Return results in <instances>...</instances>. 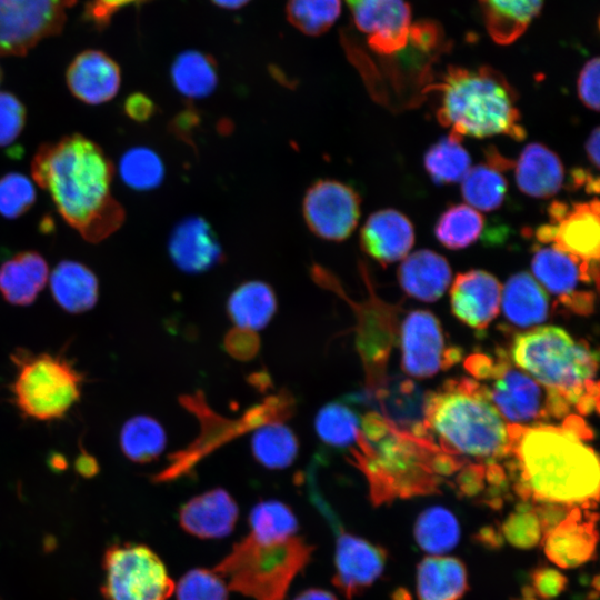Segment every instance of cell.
<instances>
[{
    "label": "cell",
    "mask_w": 600,
    "mask_h": 600,
    "mask_svg": "<svg viewBox=\"0 0 600 600\" xmlns=\"http://www.w3.org/2000/svg\"><path fill=\"white\" fill-rule=\"evenodd\" d=\"M508 433L517 491L524 500L596 508L600 466L584 442L591 431L580 418L571 416L563 426L509 424Z\"/></svg>",
    "instance_id": "obj_1"
},
{
    "label": "cell",
    "mask_w": 600,
    "mask_h": 600,
    "mask_svg": "<svg viewBox=\"0 0 600 600\" xmlns=\"http://www.w3.org/2000/svg\"><path fill=\"white\" fill-rule=\"evenodd\" d=\"M31 173L62 219L88 242L98 243L122 226L126 212L111 191L114 167L91 139L72 133L42 143Z\"/></svg>",
    "instance_id": "obj_2"
},
{
    "label": "cell",
    "mask_w": 600,
    "mask_h": 600,
    "mask_svg": "<svg viewBox=\"0 0 600 600\" xmlns=\"http://www.w3.org/2000/svg\"><path fill=\"white\" fill-rule=\"evenodd\" d=\"M350 458L366 477L374 506L438 492L441 478L461 464L432 441L396 429L376 411L362 417Z\"/></svg>",
    "instance_id": "obj_3"
},
{
    "label": "cell",
    "mask_w": 600,
    "mask_h": 600,
    "mask_svg": "<svg viewBox=\"0 0 600 600\" xmlns=\"http://www.w3.org/2000/svg\"><path fill=\"white\" fill-rule=\"evenodd\" d=\"M428 436L441 451L494 463L509 454L508 426L472 379L449 380L428 393Z\"/></svg>",
    "instance_id": "obj_4"
},
{
    "label": "cell",
    "mask_w": 600,
    "mask_h": 600,
    "mask_svg": "<svg viewBox=\"0 0 600 600\" xmlns=\"http://www.w3.org/2000/svg\"><path fill=\"white\" fill-rule=\"evenodd\" d=\"M437 89L441 93L437 118L451 133L473 138L507 134L516 140L526 137L516 106L517 92L499 71L450 66Z\"/></svg>",
    "instance_id": "obj_5"
},
{
    "label": "cell",
    "mask_w": 600,
    "mask_h": 600,
    "mask_svg": "<svg viewBox=\"0 0 600 600\" xmlns=\"http://www.w3.org/2000/svg\"><path fill=\"white\" fill-rule=\"evenodd\" d=\"M513 364L549 392L580 413L598 406V383L593 380L598 354L587 343L572 339L563 329L547 326L518 334L511 347Z\"/></svg>",
    "instance_id": "obj_6"
},
{
    "label": "cell",
    "mask_w": 600,
    "mask_h": 600,
    "mask_svg": "<svg viewBox=\"0 0 600 600\" xmlns=\"http://www.w3.org/2000/svg\"><path fill=\"white\" fill-rule=\"evenodd\" d=\"M312 551L313 547L297 534L261 541L249 533L213 570L229 590L253 600H286L291 582L307 566Z\"/></svg>",
    "instance_id": "obj_7"
},
{
    "label": "cell",
    "mask_w": 600,
    "mask_h": 600,
    "mask_svg": "<svg viewBox=\"0 0 600 600\" xmlns=\"http://www.w3.org/2000/svg\"><path fill=\"white\" fill-rule=\"evenodd\" d=\"M466 367L484 396L512 424L533 426L550 418L569 413V406L550 393L527 372L513 367L502 351L496 359L486 354H472Z\"/></svg>",
    "instance_id": "obj_8"
},
{
    "label": "cell",
    "mask_w": 600,
    "mask_h": 600,
    "mask_svg": "<svg viewBox=\"0 0 600 600\" xmlns=\"http://www.w3.org/2000/svg\"><path fill=\"white\" fill-rule=\"evenodd\" d=\"M180 403L196 414L201 431L188 448L169 458L170 464L154 474V482H167L181 477L207 454L244 432L268 422L287 420L293 414L296 404L293 397L284 389L251 407L239 419H227L214 412L200 390L182 396Z\"/></svg>",
    "instance_id": "obj_9"
},
{
    "label": "cell",
    "mask_w": 600,
    "mask_h": 600,
    "mask_svg": "<svg viewBox=\"0 0 600 600\" xmlns=\"http://www.w3.org/2000/svg\"><path fill=\"white\" fill-rule=\"evenodd\" d=\"M13 402L26 417L57 420L79 401L83 374L66 357L20 350L13 353Z\"/></svg>",
    "instance_id": "obj_10"
},
{
    "label": "cell",
    "mask_w": 600,
    "mask_h": 600,
    "mask_svg": "<svg viewBox=\"0 0 600 600\" xmlns=\"http://www.w3.org/2000/svg\"><path fill=\"white\" fill-rule=\"evenodd\" d=\"M102 568L106 600H168L174 590L164 563L143 544L111 546Z\"/></svg>",
    "instance_id": "obj_11"
},
{
    "label": "cell",
    "mask_w": 600,
    "mask_h": 600,
    "mask_svg": "<svg viewBox=\"0 0 600 600\" xmlns=\"http://www.w3.org/2000/svg\"><path fill=\"white\" fill-rule=\"evenodd\" d=\"M361 272L370 297L366 302L357 303L348 298L338 279L329 270L318 263L310 269L311 278L317 284L340 296L356 312L357 348L367 374V389L370 390L384 379L383 369L392 342V327L390 308L374 296L364 268Z\"/></svg>",
    "instance_id": "obj_12"
},
{
    "label": "cell",
    "mask_w": 600,
    "mask_h": 600,
    "mask_svg": "<svg viewBox=\"0 0 600 600\" xmlns=\"http://www.w3.org/2000/svg\"><path fill=\"white\" fill-rule=\"evenodd\" d=\"M77 0H0V56H24L59 33Z\"/></svg>",
    "instance_id": "obj_13"
},
{
    "label": "cell",
    "mask_w": 600,
    "mask_h": 600,
    "mask_svg": "<svg viewBox=\"0 0 600 600\" xmlns=\"http://www.w3.org/2000/svg\"><path fill=\"white\" fill-rule=\"evenodd\" d=\"M548 213L550 223L540 226L536 231L539 242L551 243L584 261H599L600 203L597 198L571 206L554 201Z\"/></svg>",
    "instance_id": "obj_14"
},
{
    "label": "cell",
    "mask_w": 600,
    "mask_h": 600,
    "mask_svg": "<svg viewBox=\"0 0 600 600\" xmlns=\"http://www.w3.org/2000/svg\"><path fill=\"white\" fill-rule=\"evenodd\" d=\"M598 262L578 259L553 246L539 247L533 252L531 270L564 307L588 314L592 311L594 294L592 291H579L578 286L594 282L598 287Z\"/></svg>",
    "instance_id": "obj_15"
},
{
    "label": "cell",
    "mask_w": 600,
    "mask_h": 600,
    "mask_svg": "<svg viewBox=\"0 0 600 600\" xmlns=\"http://www.w3.org/2000/svg\"><path fill=\"white\" fill-rule=\"evenodd\" d=\"M302 214L313 234L329 241H342L358 224L360 197L343 182L319 179L307 189Z\"/></svg>",
    "instance_id": "obj_16"
},
{
    "label": "cell",
    "mask_w": 600,
    "mask_h": 600,
    "mask_svg": "<svg viewBox=\"0 0 600 600\" xmlns=\"http://www.w3.org/2000/svg\"><path fill=\"white\" fill-rule=\"evenodd\" d=\"M402 368L411 377L429 378L459 361L458 348H444L440 323L433 313L414 310L401 327Z\"/></svg>",
    "instance_id": "obj_17"
},
{
    "label": "cell",
    "mask_w": 600,
    "mask_h": 600,
    "mask_svg": "<svg viewBox=\"0 0 600 600\" xmlns=\"http://www.w3.org/2000/svg\"><path fill=\"white\" fill-rule=\"evenodd\" d=\"M427 398L428 393L410 379L391 377L371 390L349 397V400L369 403L396 429L430 440L426 420Z\"/></svg>",
    "instance_id": "obj_18"
},
{
    "label": "cell",
    "mask_w": 600,
    "mask_h": 600,
    "mask_svg": "<svg viewBox=\"0 0 600 600\" xmlns=\"http://www.w3.org/2000/svg\"><path fill=\"white\" fill-rule=\"evenodd\" d=\"M356 27L368 36L369 47L392 56L410 44L411 9L406 0H346Z\"/></svg>",
    "instance_id": "obj_19"
},
{
    "label": "cell",
    "mask_w": 600,
    "mask_h": 600,
    "mask_svg": "<svg viewBox=\"0 0 600 600\" xmlns=\"http://www.w3.org/2000/svg\"><path fill=\"white\" fill-rule=\"evenodd\" d=\"M597 520L594 509L570 507L543 532L541 544L547 558L561 569H573L593 559L599 537Z\"/></svg>",
    "instance_id": "obj_20"
},
{
    "label": "cell",
    "mask_w": 600,
    "mask_h": 600,
    "mask_svg": "<svg viewBox=\"0 0 600 600\" xmlns=\"http://www.w3.org/2000/svg\"><path fill=\"white\" fill-rule=\"evenodd\" d=\"M386 562L383 548L340 530L336 541L332 582L347 599H352L378 580Z\"/></svg>",
    "instance_id": "obj_21"
},
{
    "label": "cell",
    "mask_w": 600,
    "mask_h": 600,
    "mask_svg": "<svg viewBox=\"0 0 600 600\" xmlns=\"http://www.w3.org/2000/svg\"><path fill=\"white\" fill-rule=\"evenodd\" d=\"M168 252L174 266L183 272L209 271L223 260L218 236L202 217L179 221L169 237Z\"/></svg>",
    "instance_id": "obj_22"
},
{
    "label": "cell",
    "mask_w": 600,
    "mask_h": 600,
    "mask_svg": "<svg viewBox=\"0 0 600 600\" xmlns=\"http://www.w3.org/2000/svg\"><path fill=\"white\" fill-rule=\"evenodd\" d=\"M501 286L483 270L459 273L451 287L450 302L454 316L474 329H486L499 312Z\"/></svg>",
    "instance_id": "obj_23"
},
{
    "label": "cell",
    "mask_w": 600,
    "mask_h": 600,
    "mask_svg": "<svg viewBox=\"0 0 600 600\" xmlns=\"http://www.w3.org/2000/svg\"><path fill=\"white\" fill-rule=\"evenodd\" d=\"M70 92L87 104H101L116 97L121 83L117 62L99 50H86L69 64L66 73Z\"/></svg>",
    "instance_id": "obj_24"
},
{
    "label": "cell",
    "mask_w": 600,
    "mask_h": 600,
    "mask_svg": "<svg viewBox=\"0 0 600 600\" xmlns=\"http://www.w3.org/2000/svg\"><path fill=\"white\" fill-rule=\"evenodd\" d=\"M413 242L414 231L411 221L393 209L373 212L360 231L362 250L382 264L404 258Z\"/></svg>",
    "instance_id": "obj_25"
},
{
    "label": "cell",
    "mask_w": 600,
    "mask_h": 600,
    "mask_svg": "<svg viewBox=\"0 0 600 600\" xmlns=\"http://www.w3.org/2000/svg\"><path fill=\"white\" fill-rule=\"evenodd\" d=\"M238 514V506L230 493L222 488H214L182 504L179 522L192 536L222 538L233 530Z\"/></svg>",
    "instance_id": "obj_26"
},
{
    "label": "cell",
    "mask_w": 600,
    "mask_h": 600,
    "mask_svg": "<svg viewBox=\"0 0 600 600\" xmlns=\"http://www.w3.org/2000/svg\"><path fill=\"white\" fill-rule=\"evenodd\" d=\"M46 259L37 251H22L0 266V293L13 306L31 304L49 280Z\"/></svg>",
    "instance_id": "obj_27"
},
{
    "label": "cell",
    "mask_w": 600,
    "mask_h": 600,
    "mask_svg": "<svg viewBox=\"0 0 600 600\" xmlns=\"http://www.w3.org/2000/svg\"><path fill=\"white\" fill-rule=\"evenodd\" d=\"M398 280L404 292L431 302L439 299L451 281L448 261L428 249L414 251L399 267Z\"/></svg>",
    "instance_id": "obj_28"
},
{
    "label": "cell",
    "mask_w": 600,
    "mask_h": 600,
    "mask_svg": "<svg viewBox=\"0 0 600 600\" xmlns=\"http://www.w3.org/2000/svg\"><path fill=\"white\" fill-rule=\"evenodd\" d=\"M564 170L558 154L533 142L521 151L516 162V182L520 191L533 198H549L563 183Z\"/></svg>",
    "instance_id": "obj_29"
},
{
    "label": "cell",
    "mask_w": 600,
    "mask_h": 600,
    "mask_svg": "<svg viewBox=\"0 0 600 600\" xmlns=\"http://www.w3.org/2000/svg\"><path fill=\"white\" fill-rule=\"evenodd\" d=\"M51 294L57 304L69 313L92 309L99 298V282L94 272L74 260L60 261L49 274Z\"/></svg>",
    "instance_id": "obj_30"
},
{
    "label": "cell",
    "mask_w": 600,
    "mask_h": 600,
    "mask_svg": "<svg viewBox=\"0 0 600 600\" xmlns=\"http://www.w3.org/2000/svg\"><path fill=\"white\" fill-rule=\"evenodd\" d=\"M468 590L464 563L451 556H428L417 567L419 600H460Z\"/></svg>",
    "instance_id": "obj_31"
},
{
    "label": "cell",
    "mask_w": 600,
    "mask_h": 600,
    "mask_svg": "<svg viewBox=\"0 0 600 600\" xmlns=\"http://www.w3.org/2000/svg\"><path fill=\"white\" fill-rule=\"evenodd\" d=\"M484 27L499 44L518 40L540 13L544 0H478Z\"/></svg>",
    "instance_id": "obj_32"
},
{
    "label": "cell",
    "mask_w": 600,
    "mask_h": 600,
    "mask_svg": "<svg viewBox=\"0 0 600 600\" xmlns=\"http://www.w3.org/2000/svg\"><path fill=\"white\" fill-rule=\"evenodd\" d=\"M510 166L509 160L491 149L487 153L486 163L469 169L461 180V193L470 207L491 211L502 204L507 193V180L502 171Z\"/></svg>",
    "instance_id": "obj_33"
},
{
    "label": "cell",
    "mask_w": 600,
    "mask_h": 600,
    "mask_svg": "<svg viewBox=\"0 0 600 600\" xmlns=\"http://www.w3.org/2000/svg\"><path fill=\"white\" fill-rule=\"evenodd\" d=\"M502 309L513 324L530 327L546 320L549 300L542 286L531 274L518 272L503 287Z\"/></svg>",
    "instance_id": "obj_34"
},
{
    "label": "cell",
    "mask_w": 600,
    "mask_h": 600,
    "mask_svg": "<svg viewBox=\"0 0 600 600\" xmlns=\"http://www.w3.org/2000/svg\"><path fill=\"white\" fill-rule=\"evenodd\" d=\"M277 310V297L264 281L242 282L229 296L227 312L236 327L252 331L264 328Z\"/></svg>",
    "instance_id": "obj_35"
},
{
    "label": "cell",
    "mask_w": 600,
    "mask_h": 600,
    "mask_svg": "<svg viewBox=\"0 0 600 600\" xmlns=\"http://www.w3.org/2000/svg\"><path fill=\"white\" fill-rule=\"evenodd\" d=\"M170 77L177 91L189 99L208 97L218 84L214 60L198 50L179 53L172 62Z\"/></svg>",
    "instance_id": "obj_36"
},
{
    "label": "cell",
    "mask_w": 600,
    "mask_h": 600,
    "mask_svg": "<svg viewBox=\"0 0 600 600\" xmlns=\"http://www.w3.org/2000/svg\"><path fill=\"white\" fill-rule=\"evenodd\" d=\"M251 450L254 459L263 467L284 469L296 460L299 442L284 421H272L254 430Z\"/></svg>",
    "instance_id": "obj_37"
},
{
    "label": "cell",
    "mask_w": 600,
    "mask_h": 600,
    "mask_svg": "<svg viewBox=\"0 0 600 600\" xmlns=\"http://www.w3.org/2000/svg\"><path fill=\"white\" fill-rule=\"evenodd\" d=\"M167 437L154 418L139 414L130 418L120 431V447L131 461L146 463L158 458L166 448Z\"/></svg>",
    "instance_id": "obj_38"
},
{
    "label": "cell",
    "mask_w": 600,
    "mask_h": 600,
    "mask_svg": "<svg viewBox=\"0 0 600 600\" xmlns=\"http://www.w3.org/2000/svg\"><path fill=\"white\" fill-rule=\"evenodd\" d=\"M413 536L418 546L430 556L452 550L460 539V527L454 514L443 507H431L416 520Z\"/></svg>",
    "instance_id": "obj_39"
},
{
    "label": "cell",
    "mask_w": 600,
    "mask_h": 600,
    "mask_svg": "<svg viewBox=\"0 0 600 600\" xmlns=\"http://www.w3.org/2000/svg\"><path fill=\"white\" fill-rule=\"evenodd\" d=\"M423 163L433 182L454 183L471 168V158L461 144V137L450 132L428 149Z\"/></svg>",
    "instance_id": "obj_40"
},
{
    "label": "cell",
    "mask_w": 600,
    "mask_h": 600,
    "mask_svg": "<svg viewBox=\"0 0 600 600\" xmlns=\"http://www.w3.org/2000/svg\"><path fill=\"white\" fill-rule=\"evenodd\" d=\"M483 217L468 204L448 208L438 219L434 234L448 249H463L476 242L483 230Z\"/></svg>",
    "instance_id": "obj_41"
},
{
    "label": "cell",
    "mask_w": 600,
    "mask_h": 600,
    "mask_svg": "<svg viewBox=\"0 0 600 600\" xmlns=\"http://www.w3.org/2000/svg\"><path fill=\"white\" fill-rule=\"evenodd\" d=\"M361 418L342 402L324 404L314 420L318 437L333 448H352L360 433Z\"/></svg>",
    "instance_id": "obj_42"
},
{
    "label": "cell",
    "mask_w": 600,
    "mask_h": 600,
    "mask_svg": "<svg viewBox=\"0 0 600 600\" xmlns=\"http://www.w3.org/2000/svg\"><path fill=\"white\" fill-rule=\"evenodd\" d=\"M121 180L137 191L156 189L164 179V164L160 156L148 147L127 150L119 161Z\"/></svg>",
    "instance_id": "obj_43"
},
{
    "label": "cell",
    "mask_w": 600,
    "mask_h": 600,
    "mask_svg": "<svg viewBox=\"0 0 600 600\" xmlns=\"http://www.w3.org/2000/svg\"><path fill=\"white\" fill-rule=\"evenodd\" d=\"M250 534L261 541H277L296 536L298 520L286 503L266 500L257 503L249 516Z\"/></svg>",
    "instance_id": "obj_44"
},
{
    "label": "cell",
    "mask_w": 600,
    "mask_h": 600,
    "mask_svg": "<svg viewBox=\"0 0 600 600\" xmlns=\"http://www.w3.org/2000/svg\"><path fill=\"white\" fill-rule=\"evenodd\" d=\"M341 12V0H288L289 22L308 36L327 32Z\"/></svg>",
    "instance_id": "obj_45"
},
{
    "label": "cell",
    "mask_w": 600,
    "mask_h": 600,
    "mask_svg": "<svg viewBox=\"0 0 600 600\" xmlns=\"http://www.w3.org/2000/svg\"><path fill=\"white\" fill-rule=\"evenodd\" d=\"M502 538L518 549H532L541 543L543 527L534 507L523 506L502 522Z\"/></svg>",
    "instance_id": "obj_46"
},
{
    "label": "cell",
    "mask_w": 600,
    "mask_h": 600,
    "mask_svg": "<svg viewBox=\"0 0 600 600\" xmlns=\"http://www.w3.org/2000/svg\"><path fill=\"white\" fill-rule=\"evenodd\" d=\"M37 193L33 182L24 174L9 172L0 177V214L17 219L31 209Z\"/></svg>",
    "instance_id": "obj_47"
},
{
    "label": "cell",
    "mask_w": 600,
    "mask_h": 600,
    "mask_svg": "<svg viewBox=\"0 0 600 600\" xmlns=\"http://www.w3.org/2000/svg\"><path fill=\"white\" fill-rule=\"evenodd\" d=\"M177 600H228L229 589L214 571L192 569L178 582Z\"/></svg>",
    "instance_id": "obj_48"
},
{
    "label": "cell",
    "mask_w": 600,
    "mask_h": 600,
    "mask_svg": "<svg viewBox=\"0 0 600 600\" xmlns=\"http://www.w3.org/2000/svg\"><path fill=\"white\" fill-rule=\"evenodd\" d=\"M27 109L13 93L0 91V147L12 144L22 133Z\"/></svg>",
    "instance_id": "obj_49"
},
{
    "label": "cell",
    "mask_w": 600,
    "mask_h": 600,
    "mask_svg": "<svg viewBox=\"0 0 600 600\" xmlns=\"http://www.w3.org/2000/svg\"><path fill=\"white\" fill-rule=\"evenodd\" d=\"M530 591L538 600H553L568 586V578L553 567L540 566L530 573Z\"/></svg>",
    "instance_id": "obj_50"
},
{
    "label": "cell",
    "mask_w": 600,
    "mask_h": 600,
    "mask_svg": "<svg viewBox=\"0 0 600 600\" xmlns=\"http://www.w3.org/2000/svg\"><path fill=\"white\" fill-rule=\"evenodd\" d=\"M224 348L234 359L251 360L260 349V339L256 331L234 327L224 337Z\"/></svg>",
    "instance_id": "obj_51"
},
{
    "label": "cell",
    "mask_w": 600,
    "mask_h": 600,
    "mask_svg": "<svg viewBox=\"0 0 600 600\" xmlns=\"http://www.w3.org/2000/svg\"><path fill=\"white\" fill-rule=\"evenodd\" d=\"M599 58L588 60L578 78V94L588 108L599 110Z\"/></svg>",
    "instance_id": "obj_52"
},
{
    "label": "cell",
    "mask_w": 600,
    "mask_h": 600,
    "mask_svg": "<svg viewBox=\"0 0 600 600\" xmlns=\"http://www.w3.org/2000/svg\"><path fill=\"white\" fill-rule=\"evenodd\" d=\"M122 107L126 116L136 122H146L156 112V103L142 92L128 96Z\"/></svg>",
    "instance_id": "obj_53"
},
{
    "label": "cell",
    "mask_w": 600,
    "mask_h": 600,
    "mask_svg": "<svg viewBox=\"0 0 600 600\" xmlns=\"http://www.w3.org/2000/svg\"><path fill=\"white\" fill-rule=\"evenodd\" d=\"M136 1L139 0H93L88 12L97 23L104 24L117 10Z\"/></svg>",
    "instance_id": "obj_54"
},
{
    "label": "cell",
    "mask_w": 600,
    "mask_h": 600,
    "mask_svg": "<svg viewBox=\"0 0 600 600\" xmlns=\"http://www.w3.org/2000/svg\"><path fill=\"white\" fill-rule=\"evenodd\" d=\"M486 471L479 466L464 470L458 478V486L461 492L467 496L477 494L483 487Z\"/></svg>",
    "instance_id": "obj_55"
},
{
    "label": "cell",
    "mask_w": 600,
    "mask_h": 600,
    "mask_svg": "<svg viewBox=\"0 0 600 600\" xmlns=\"http://www.w3.org/2000/svg\"><path fill=\"white\" fill-rule=\"evenodd\" d=\"M570 186L572 189L584 188L589 193L599 192V178L593 177L587 169L577 168L570 173Z\"/></svg>",
    "instance_id": "obj_56"
},
{
    "label": "cell",
    "mask_w": 600,
    "mask_h": 600,
    "mask_svg": "<svg viewBox=\"0 0 600 600\" xmlns=\"http://www.w3.org/2000/svg\"><path fill=\"white\" fill-rule=\"evenodd\" d=\"M76 468L83 477H92L99 469L96 459L84 451L78 457Z\"/></svg>",
    "instance_id": "obj_57"
},
{
    "label": "cell",
    "mask_w": 600,
    "mask_h": 600,
    "mask_svg": "<svg viewBox=\"0 0 600 600\" xmlns=\"http://www.w3.org/2000/svg\"><path fill=\"white\" fill-rule=\"evenodd\" d=\"M599 128H594V130L590 133L589 138L586 141V152L587 156L591 162V164L598 169L599 168Z\"/></svg>",
    "instance_id": "obj_58"
},
{
    "label": "cell",
    "mask_w": 600,
    "mask_h": 600,
    "mask_svg": "<svg viewBox=\"0 0 600 600\" xmlns=\"http://www.w3.org/2000/svg\"><path fill=\"white\" fill-rule=\"evenodd\" d=\"M294 600H338L331 592L322 589H308L296 597Z\"/></svg>",
    "instance_id": "obj_59"
},
{
    "label": "cell",
    "mask_w": 600,
    "mask_h": 600,
    "mask_svg": "<svg viewBox=\"0 0 600 600\" xmlns=\"http://www.w3.org/2000/svg\"><path fill=\"white\" fill-rule=\"evenodd\" d=\"M218 7L224 9H238L247 4L250 0H211Z\"/></svg>",
    "instance_id": "obj_60"
},
{
    "label": "cell",
    "mask_w": 600,
    "mask_h": 600,
    "mask_svg": "<svg viewBox=\"0 0 600 600\" xmlns=\"http://www.w3.org/2000/svg\"><path fill=\"white\" fill-rule=\"evenodd\" d=\"M523 600H538V599L531 593V591L528 588V590L523 591Z\"/></svg>",
    "instance_id": "obj_61"
},
{
    "label": "cell",
    "mask_w": 600,
    "mask_h": 600,
    "mask_svg": "<svg viewBox=\"0 0 600 600\" xmlns=\"http://www.w3.org/2000/svg\"><path fill=\"white\" fill-rule=\"evenodd\" d=\"M1 79H2V71H1V68H0V82H1Z\"/></svg>",
    "instance_id": "obj_62"
}]
</instances>
